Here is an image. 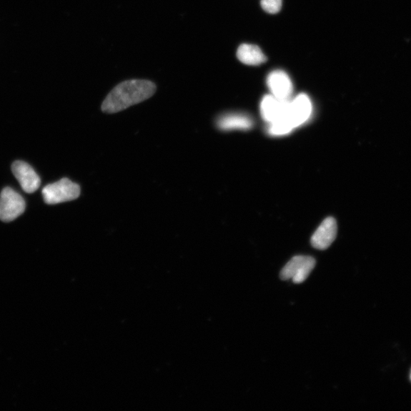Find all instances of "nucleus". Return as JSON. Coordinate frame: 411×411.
Listing matches in <instances>:
<instances>
[{"label":"nucleus","instance_id":"1","mask_svg":"<svg viewBox=\"0 0 411 411\" xmlns=\"http://www.w3.org/2000/svg\"><path fill=\"white\" fill-rule=\"evenodd\" d=\"M156 91L157 86L151 81L133 79L123 81L104 100L101 110L107 114L119 113L151 98Z\"/></svg>","mask_w":411,"mask_h":411},{"label":"nucleus","instance_id":"2","mask_svg":"<svg viewBox=\"0 0 411 411\" xmlns=\"http://www.w3.org/2000/svg\"><path fill=\"white\" fill-rule=\"evenodd\" d=\"M44 201L48 204L71 202L80 195V187L68 179L46 185L42 191Z\"/></svg>","mask_w":411,"mask_h":411},{"label":"nucleus","instance_id":"3","mask_svg":"<svg viewBox=\"0 0 411 411\" xmlns=\"http://www.w3.org/2000/svg\"><path fill=\"white\" fill-rule=\"evenodd\" d=\"M315 264L316 262L312 257L296 256L282 269L280 278L284 280L292 279L294 284H302L309 277Z\"/></svg>","mask_w":411,"mask_h":411},{"label":"nucleus","instance_id":"4","mask_svg":"<svg viewBox=\"0 0 411 411\" xmlns=\"http://www.w3.org/2000/svg\"><path fill=\"white\" fill-rule=\"evenodd\" d=\"M24 199L10 187H5L0 194V219L9 222L25 212Z\"/></svg>","mask_w":411,"mask_h":411},{"label":"nucleus","instance_id":"5","mask_svg":"<svg viewBox=\"0 0 411 411\" xmlns=\"http://www.w3.org/2000/svg\"><path fill=\"white\" fill-rule=\"evenodd\" d=\"M289 100L281 101L272 95L264 96L261 104V112L264 120L269 124L286 121L292 125L289 120Z\"/></svg>","mask_w":411,"mask_h":411},{"label":"nucleus","instance_id":"6","mask_svg":"<svg viewBox=\"0 0 411 411\" xmlns=\"http://www.w3.org/2000/svg\"><path fill=\"white\" fill-rule=\"evenodd\" d=\"M11 171L25 192L32 194L39 189L41 179L28 163L16 161L11 166Z\"/></svg>","mask_w":411,"mask_h":411},{"label":"nucleus","instance_id":"7","mask_svg":"<svg viewBox=\"0 0 411 411\" xmlns=\"http://www.w3.org/2000/svg\"><path fill=\"white\" fill-rule=\"evenodd\" d=\"M312 113V101L305 94H300L294 99L289 101V120L294 129L307 122Z\"/></svg>","mask_w":411,"mask_h":411},{"label":"nucleus","instance_id":"8","mask_svg":"<svg viewBox=\"0 0 411 411\" xmlns=\"http://www.w3.org/2000/svg\"><path fill=\"white\" fill-rule=\"evenodd\" d=\"M337 224L333 217H327L313 234L311 243L315 249L325 250L329 248L337 237Z\"/></svg>","mask_w":411,"mask_h":411},{"label":"nucleus","instance_id":"9","mask_svg":"<svg viewBox=\"0 0 411 411\" xmlns=\"http://www.w3.org/2000/svg\"><path fill=\"white\" fill-rule=\"evenodd\" d=\"M267 86L272 96L281 101L289 100L292 93V84L288 75L281 70L269 74Z\"/></svg>","mask_w":411,"mask_h":411},{"label":"nucleus","instance_id":"10","mask_svg":"<svg viewBox=\"0 0 411 411\" xmlns=\"http://www.w3.org/2000/svg\"><path fill=\"white\" fill-rule=\"evenodd\" d=\"M217 125L221 131H249L254 127V122L249 115L231 113L219 117Z\"/></svg>","mask_w":411,"mask_h":411},{"label":"nucleus","instance_id":"11","mask_svg":"<svg viewBox=\"0 0 411 411\" xmlns=\"http://www.w3.org/2000/svg\"><path fill=\"white\" fill-rule=\"evenodd\" d=\"M239 60L247 65L257 66L267 61V57L256 45L244 44L237 51Z\"/></svg>","mask_w":411,"mask_h":411},{"label":"nucleus","instance_id":"12","mask_svg":"<svg viewBox=\"0 0 411 411\" xmlns=\"http://www.w3.org/2000/svg\"><path fill=\"white\" fill-rule=\"evenodd\" d=\"M262 6L268 14H276L282 6V0H262Z\"/></svg>","mask_w":411,"mask_h":411},{"label":"nucleus","instance_id":"13","mask_svg":"<svg viewBox=\"0 0 411 411\" xmlns=\"http://www.w3.org/2000/svg\"><path fill=\"white\" fill-rule=\"evenodd\" d=\"M410 379H411V375H410Z\"/></svg>","mask_w":411,"mask_h":411}]
</instances>
